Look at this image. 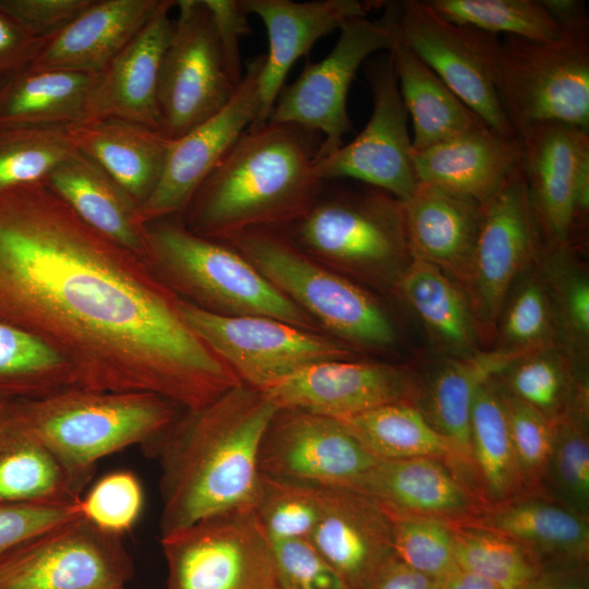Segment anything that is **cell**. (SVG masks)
Masks as SVG:
<instances>
[{"label": "cell", "mask_w": 589, "mask_h": 589, "mask_svg": "<svg viewBox=\"0 0 589 589\" xmlns=\"http://www.w3.org/2000/svg\"><path fill=\"white\" fill-rule=\"evenodd\" d=\"M179 301L46 182L0 192V320L59 352L76 387L152 393L197 410L240 385Z\"/></svg>", "instance_id": "6da1fadb"}, {"label": "cell", "mask_w": 589, "mask_h": 589, "mask_svg": "<svg viewBox=\"0 0 589 589\" xmlns=\"http://www.w3.org/2000/svg\"><path fill=\"white\" fill-rule=\"evenodd\" d=\"M276 410L261 390L240 384L197 410H184L145 448L159 460L160 537L253 507L260 444Z\"/></svg>", "instance_id": "7a4b0ae2"}, {"label": "cell", "mask_w": 589, "mask_h": 589, "mask_svg": "<svg viewBox=\"0 0 589 589\" xmlns=\"http://www.w3.org/2000/svg\"><path fill=\"white\" fill-rule=\"evenodd\" d=\"M323 137L288 123L250 127L194 193L180 216L192 232L218 241L251 229H284L318 197Z\"/></svg>", "instance_id": "3957f363"}, {"label": "cell", "mask_w": 589, "mask_h": 589, "mask_svg": "<svg viewBox=\"0 0 589 589\" xmlns=\"http://www.w3.org/2000/svg\"><path fill=\"white\" fill-rule=\"evenodd\" d=\"M15 401L27 426L83 488L99 459L132 445L148 447L179 416L175 404L143 392L70 387Z\"/></svg>", "instance_id": "277c9868"}, {"label": "cell", "mask_w": 589, "mask_h": 589, "mask_svg": "<svg viewBox=\"0 0 589 589\" xmlns=\"http://www.w3.org/2000/svg\"><path fill=\"white\" fill-rule=\"evenodd\" d=\"M144 226V262L180 299L219 315L268 316L323 332L228 243L190 231L179 216Z\"/></svg>", "instance_id": "5b68a950"}, {"label": "cell", "mask_w": 589, "mask_h": 589, "mask_svg": "<svg viewBox=\"0 0 589 589\" xmlns=\"http://www.w3.org/2000/svg\"><path fill=\"white\" fill-rule=\"evenodd\" d=\"M320 328L353 349L383 350L397 341L382 304L350 278L317 262L280 229H251L225 241Z\"/></svg>", "instance_id": "8992f818"}, {"label": "cell", "mask_w": 589, "mask_h": 589, "mask_svg": "<svg viewBox=\"0 0 589 589\" xmlns=\"http://www.w3.org/2000/svg\"><path fill=\"white\" fill-rule=\"evenodd\" d=\"M560 27L551 41L507 36L492 48L491 79L517 136L549 122L589 132L588 14Z\"/></svg>", "instance_id": "52a82bcc"}, {"label": "cell", "mask_w": 589, "mask_h": 589, "mask_svg": "<svg viewBox=\"0 0 589 589\" xmlns=\"http://www.w3.org/2000/svg\"><path fill=\"white\" fill-rule=\"evenodd\" d=\"M286 228L291 241L317 262L375 286L395 287L412 261L402 202L378 189L320 193Z\"/></svg>", "instance_id": "ba28073f"}, {"label": "cell", "mask_w": 589, "mask_h": 589, "mask_svg": "<svg viewBox=\"0 0 589 589\" xmlns=\"http://www.w3.org/2000/svg\"><path fill=\"white\" fill-rule=\"evenodd\" d=\"M339 31L332 51L318 62H308L298 79L281 88L267 120L323 135L317 159L339 148L344 135L352 131L347 111L350 85L372 55L389 52L397 41V4H386L376 20L353 19Z\"/></svg>", "instance_id": "9c48e42d"}, {"label": "cell", "mask_w": 589, "mask_h": 589, "mask_svg": "<svg viewBox=\"0 0 589 589\" xmlns=\"http://www.w3.org/2000/svg\"><path fill=\"white\" fill-rule=\"evenodd\" d=\"M166 589H280L273 548L253 507L160 537Z\"/></svg>", "instance_id": "30bf717a"}, {"label": "cell", "mask_w": 589, "mask_h": 589, "mask_svg": "<svg viewBox=\"0 0 589 589\" xmlns=\"http://www.w3.org/2000/svg\"><path fill=\"white\" fill-rule=\"evenodd\" d=\"M179 308L189 326L240 382L259 390L311 364L350 360L356 353L324 332L274 317L219 315L182 299Z\"/></svg>", "instance_id": "8fae6325"}, {"label": "cell", "mask_w": 589, "mask_h": 589, "mask_svg": "<svg viewBox=\"0 0 589 589\" xmlns=\"http://www.w3.org/2000/svg\"><path fill=\"white\" fill-rule=\"evenodd\" d=\"M178 15L160 67V131L177 140L214 117L236 84L227 69L212 15L203 0H176Z\"/></svg>", "instance_id": "7c38bea8"}, {"label": "cell", "mask_w": 589, "mask_h": 589, "mask_svg": "<svg viewBox=\"0 0 589 589\" xmlns=\"http://www.w3.org/2000/svg\"><path fill=\"white\" fill-rule=\"evenodd\" d=\"M133 575L121 537L82 516L29 539L0 561V589H123Z\"/></svg>", "instance_id": "4fadbf2b"}, {"label": "cell", "mask_w": 589, "mask_h": 589, "mask_svg": "<svg viewBox=\"0 0 589 589\" xmlns=\"http://www.w3.org/2000/svg\"><path fill=\"white\" fill-rule=\"evenodd\" d=\"M373 97L371 117L349 143L316 160L322 181L353 179L382 190L400 202L417 190L412 144L394 62L389 52L364 62Z\"/></svg>", "instance_id": "5bb4252c"}, {"label": "cell", "mask_w": 589, "mask_h": 589, "mask_svg": "<svg viewBox=\"0 0 589 589\" xmlns=\"http://www.w3.org/2000/svg\"><path fill=\"white\" fill-rule=\"evenodd\" d=\"M544 248L521 166L484 205L461 284L478 326H490L517 278Z\"/></svg>", "instance_id": "9a60e30c"}, {"label": "cell", "mask_w": 589, "mask_h": 589, "mask_svg": "<svg viewBox=\"0 0 589 589\" xmlns=\"http://www.w3.org/2000/svg\"><path fill=\"white\" fill-rule=\"evenodd\" d=\"M397 4L400 40L422 60L486 125L517 136L497 96L490 74L492 35L455 24L426 1Z\"/></svg>", "instance_id": "2e32d148"}, {"label": "cell", "mask_w": 589, "mask_h": 589, "mask_svg": "<svg viewBox=\"0 0 589 589\" xmlns=\"http://www.w3.org/2000/svg\"><path fill=\"white\" fill-rule=\"evenodd\" d=\"M375 458L338 419L277 408L259 450L261 474L354 489Z\"/></svg>", "instance_id": "e0dca14e"}, {"label": "cell", "mask_w": 589, "mask_h": 589, "mask_svg": "<svg viewBox=\"0 0 589 589\" xmlns=\"http://www.w3.org/2000/svg\"><path fill=\"white\" fill-rule=\"evenodd\" d=\"M265 55L247 62L242 79L228 104L183 136L171 140L160 178L136 208L141 225L181 216L196 190L261 110L260 75Z\"/></svg>", "instance_id": "ac0fdd59"}, {"label": "cell", "mask_w": 589, "mask_h": 589, "mask_svg": "<svg viewBox=\"0 0 589 589\" xmlns=\"http://www.w3.org/2000/svg\"><path fill=\"white\" fill-rule=\"evenodd\" d=\"M419 374L384 362L328 360L305 366L261 390L277 408L335 419L400 401L413 404Z\"/></svg>", "instance_id": "d6986e66"}, {"label": "cell", "mask_w": 589, "mask_h": 589, "mask_svg": "<svg viewBox=\"0 0 589 589\" xmlns=\"http://www.w3.org/2000/svg\"><path fill=\"white\" fill-rule=\"evenodd\" d=\"M308 540L349 589H365L396 556L389 514L352 488L324 486L320 516Z\"/></svg>", "instance_id": "ffe728a7"}, {"label": "cell", "mask_w": 589, "mask_h": 589, "mask_svg": "<svg viewBox=\"0 0 589 589\" xmlns=\"http://www.w3.org/2000/svg\"><path fill=\"white\" fill-rule=\"evenodd\" d=\"M521 170L545 247L570 244L576 182L589 156V132L549 122L518 134Z\"/></svg>", "instance_id": "44dd1931"}, {"label": "cell", "mask_w": 589, "mask_h": 589, "mask_svg": "<svg viewBox=\"0 0 589 589\" xmlns=\"http://www.w3.org/2000/svg\"><path fill=\"white\" fill-rule=\"evenodd\" d=\"M248 14L259 16L267 33L268 52L260 75L261 110L251 127L267 122L293 63L321 37L347 22L366 16L375 2L359 0H241Z\"/></svg>", "instance_id": "7402d4cb"}, {"label": "cell", "mask_w": 589, "mask_h": 589, "mask_svg": "<svg viewBox=\"0 0 589 589\" xmlns=\"http://www.w3.org/2000/svg\"><path fill=\"white\" fill-rule=\"evenodd\" d=\"M175 5V0H160L142 31L100 73L85 120L116 118L160 131L157 87Z\"/></svg>", "instance_id": "603a6c76"}, {"label": "cell", "mask_w": 589, "mask_h": 589, "mask_svg": "<svg viewBox=\"0 0 589 589\" xmlns=\"http://www.w3.org/2000/svg\"><path fill=\"white\" fill-rule=\"evenodd\" d=\"M389 514L462 524L476 520L485 505L444 460L430 457L377 460L354 488Z\"/></svg>", "instance_id": "cb8c5ba5"}, {"label": "cell", "mask_w": 589, "mask_h": 589, "mask_svg": "<svg viewBox=\"0 0 589 589\" xmlns=\"http://www.w3.org/2000/svg\"><path fill=\"white\" fill-rule=\"evenodd\" d=\"M420 183L435 185L486 204L520 167L518 136L488 125L420 152H412Z\"/></svg>", "instance_id": "d4e9b609"}, {"label": "cell", "mask_w": 589, "mask_h": 589, "mask_svg": "<svg viewBox=\"0 0 589 589\" xmlns=\"http://www.w3.org/2000/svg\"><path fill=\"white\" fill-rule=\"evenodd\" d=\"M515 359L494 349L480 350L466 358L446 357L424 377L419 376L413 405L448 443L465 481L476 493L470 449L473 399L483 382L497 375Z\"/></svg>", "instance_id": "484cf974"}, {"label": "cell", "mask_w": 589, "mask_h": 589, "mask_svg": "<svg viewBox=\"0 0 589 589\" xmlns=\"http://www.w3.org/2000/svg\"><path fill=\"white\" fill-rule=\"evenodd\" d=\"M160 0H93L28 65L101 73L142 31Z\"/></svg>", "instance_id": "4316f807"}, {"label": "cell", "mask_w": 589, "mask_h": 589, "mask_svg": "<svg viewBox=\"0 0 589 589\" xmlns=\"http://www.w3.org/2000/svg\"><path fill=\"white\" fill-rule=\"evenodd\" d=\"M402 205L412 260L438 267L461 286L477 240L482 205L425 183H419Z\"/></svg>", "instance_id": "83f0119b"}, {"label": "cell", "mask_w": 589, "mask_h": 589, "mask_svg": "<svg viewBox=\"0 0 589 589\" xmlns=\"http://www.w3.org/2000/svg\"><path fill=\"white\" fill-rule=\"evenodd\" d=\"M474 522L510 537L542 568L588 561L589 516L569 509L542 492H525L485 506Z\"/></svg>", "instance_id": "f1b7e54d"}, {"label": "cell", "mask_w": 589, "mask_h": 589, "mask_svg": "<svg viewBox=\"0 0 589 589\" xmlns=\"http://www.w3.org/2000/svg\"><path fill=\"white\" fill-rule=\"evenodd\" d=\"M74 148L100 166L140 206L157 184L171 140L160 131L116 118L68 125Z\"/></svg>", "instance_id": "f546056e"}, {"label": "cell", "mask_w": 589, "mask_h": 589, "mask_svg": "<svg viewBox=\"0 0 589 589\" xmlns=\"http://www.w3.org/2000/svg\"><path fill=\"white\" fill-rule=\"evenodd\" d=\"M83 489L27 426L16 401L0 398V504L77 501Z\"/></svg>", "instance_id": "4dcf8cb0"}, {"label": "cell", "mask_w": 589, "mask_h": 589, "mask_svg": "<svg viewBox=\"0 0 589 589\" xmlns=\"http://www.w3.org/2000/svg\"><path fill=\"white\" fill-rule=\"evenodd\" d=\"M46 183L86 225L144 261L145 226L136 219L137 205L94 160L75 151Z\"/></svg>", "instance_id": "1f68e13d"}, {"label": "cell", "mask_w": 589, "mask_h": 589, "mask_svg": "<svg viewBox=\"0 0 589 589\" xmlns=\"http://www.w3.org/2000/svg\"><path fill=\"white\" fill-rule=\"evenodd\" d=\"M100 73L25 68L0 84V128L68 127L87 118Z\"/></svg>", "instance_id": "d6a6232c"}, {"label": "cell", "mask_w": 589, "mask_h": 589, "mask_svg": "<svg viewBox=\"0 0 589 589\" xmlns=\"http://www.w3.org/2000/svg\"><path fill=\"white\" fill-rule=\"evenodd\" d=\"M395 288L447 358L480 351L478 324L462 287L438 267L412 260Z\"/></svg>", "instance_id": "836d02e7"}, {"label": "cell", "mask_w": 589, "mask_h": 589, "mask_svg": "<svg viewBox=\"0 0 589 589\" xmlns=\"http://www.w3.org/2000/svg\"><path fill=\"white\" fill-rule=\"evenodd\" d=\"M389 53L412 121V152L486 125L399 37Z\"/></svg>", "instance_id": "e575fe53"}, {"label": "cell", "mask_w": 589, "mask_h": 589, "mask_svg": "<svg viewBox=\"0 0 589 589\" xmlns=\"http://www.w3.org/2000/svg\"><path fill=\"white\" fill-rule=\"evenodd\" d=\"M476 491L485 506L526 492L512 443L502 389L491 377L478 388L470 416Z\"/></svg>", "instance_id": "d590c367"}, {"label": "cell", "mask_w": 589, "mask_h": 589, "mask_svg": "<svg viewBox=\"0 0 589 589\" xmlns=\"http://www.w3.org/2000/svg\"><path fill=\"white\" fill-rule=\"evenodd\" d=\"M538 266L545 284L557 346L576 376L588 382L589 278L570 244L543 248Z\"/></svg>", "instance_id": "8d00e7d4"}, {"label": "cell", "mask_w": 589, "mask_h": 589, "mask_svg": "<svg viewBox=\"0 0 589 589\" xmlns=\"http://www.w3.org/2000/svg\"><path fill=\"white\" fill-rule=\"evenodd\" d=\"M338 420L380 460L436 458L465 481L453 449L412 402L388 404Z\"/></svg>", "instance_id": "74e56055"}, {"label": "cell", "mask_w": 589, "mask_h": 589, "mask_svg": "<svg viewBox=\"0 0 589 589\" xmlns=\"http://www.w3.org/2000/svg\"><path fill=\"white\" fill-rule=\"evenodd\" d=\"M494 377L506 393L551 422L574 411H589L588 382L576 376L557 346L521 356Z\"/></svg>", "instance_id": "f35d334b"}, {"label": "cell", "mask_w": 589, "mask_h": 589, "mask_svg": "<svg viewBox=\"0 0 589 589\" xmlns=\"http://www.w3.org/2000/svg\"><path fill=\"white\" fill-rule=\"evenodd\" d=\"M76 387L69 362L33 333L0 320V398H41Z\"/></svg>", "instance_id": "ab89813d"}, {"label": "cell", "mask_w": 589, "mask_h": 589, "mask_svg": "<svg viewBox=\"0 0 589 589\" xmlns=\"http://www.w3.org/2000/svg\"><path fill=\"white\" fill-rule=\"evenodd\" d=\"M538 261L517 278L497 317L493 349L515 358L557 346L552 306Z\"/></svg>", "instance_id": "60d3db41"}, {"label": "cell", "mask_w": 589, "mask_h": 589, "mask_svg": "<svg viewBox=\"0 0 589 589\" xmlns=\"http://www.w3.org/2000/svg\"><path fill=\"white\" fill-rule=\"evenodd\" d=\"M452 526L458 567L498 589H522L542 568L518 542L497 530L474 521Z\"/></svg>", "instance_id": "b9f144b4"}, {"label": "cell", "mask_w": 589, "mask_h": 589, "mask_svg": "<svg viewBox=\"0 0 589 589\" xmlns=\"http://www.w3.org/2000/svg\"><path fill=\"white\" fill-rule=\"evenodd\" d=\"M444 19L492 35L551 41L561 27L541 0H426Z\"/></svg>", "instance_id": "7bdbcfd3"}, {"label": "cell", "mask_w": 589, "mask_h": 589, "mask_svg": "<svg viewBox=\"0 0 589 589\" xmlns=\"http://www.w3.org/2000/svg\"><path fill=\"white\" fill-rule=\"evenodd\" d=\"M552 446L541 492L589 516L588 412H570L552 422Z\"/></svg>", "instance_id": "ee69618b"}, {"label": "cell", "mask_w": 589, "mask_h": 589, "mask_svg": "<svg viewBox=\"0 0 589 589\" xmlns=\"http://www.w3.org/2000/svg\"><path fill=\"white\" fill-rule=\"evenodd\" d=\"M65 128H0V192L46 182L76 151Z\"/></svg>", "instance_id": "f6af8a7d"}, {"label": "cell", "mask_w": 589, "mask_h": 589, "mask_svg": "<svg viewBox=\"0 0 589 589\" xmlns=\"http://www.w3.org/2000/svg\"><path fill=\"white\" fill-rule=\"evenodd\" d=\"M324 486L260 476L254 513L271 542L309 539L320 516Z\"/></svg>", "instance_id": "bcb514c9"}, {"label": "cell", "mask_w": 589, "mask_h": 589, "mask_svg": "<svg viewBox=\"0 0 589 589\" xmlns=\"http://www.w3.org/2000/svg\"><path fill=\"white\" fill-rule=\"evenodd\" d=\"M389 516L395 555L401 562L436 581L458 567L452 524L422 516Z\"/></svg>", "instance_id": "7dc6e473"}, {"label": "cell", "mask_w": 589, "mask_h": 589, "mask_svg": "<svg viewBox=\"0 0 589 589\" xmlns=\"http://www.w3.org/2000/svg\"><path fill=\"white\" fill-rule=\"evenodd\" d=\"M143 505L141 482L129 470L105 474L80 498L83 518L100 530L120 537L135 525Z\"/></svg>", "instance_id": "c3c4849f"}, {"label": "cell", "mask_w": 589, "mask_h": 589, "mask_svg": "<svg viewBox=\"0 0 589 589\" xmlns=\"http://www.w3.org/2000/svg\"><path fill=\"white\" fill-rule=\"evenodd\" d=\"M501 389L509 434L526 492H541L552 446V422L502 387Z\"/></svg>", "instance_id": "681fc988"}, {"label": "cell", "mask_w": 589, "mask_h": 589, "mask_svg": "<svg viewBox=\"0 0 589 589\" xmlns=\"http://www.w3.org/2000/svg\"><path fill=\"white\" fill-rule=\"evenodd\" d=\"M271 543L280 589H349L309 540Z\"/></svg>", "instance_id": "f907efd6"}, {"label": "cell", "mask_w": 589, "mask_h": 589, "mask_svg": "<svg viewBox=\"0 0 589 589\" xmlns=\"http://www.w3.org/2000/svg\"><path fill=\"white\" fill-rule=\"evenodd\" d=\"M80 516V500L0 504V561L29 539Z\"/></svg>", "instance_id": "816d5d0a"}, {"label": "cell", "mask_w": 589, "mask_h": 589, "mask_svg": "<svg viewBox=\"0 0 589 589\" xmlns=\"http://www.w3.org/2000/svg\"><path fill=\"white\" fill-rule=\"evenodd\" d=\"M93 0H0V8L31 36L45 43L57 36Z\"/></svg>", "instance_id": "f5cc1de1"}, {"label": "cell", "mask_w": 589, "mask_h": 589, "mask_svg": "<svg viewBox=\"0 0 589 589\" xmlns=\"http://www.w3.org/2000/svg\"><path fill=\"white\" fill-rule=\"evenodd\" d=\"M203 1L212 15L229 74L232 81L239 84L243 75L239 39L251 32L249 14L241 0Z\"/></svg>", "instance_id": "db71d44e"}, {"label": "cell", "mask_w": 589, "mask_h": 589, "mask_svg": "<svg viewBox=\"0 0 589 589\" xmlns=\"http://www.w3.org/2000/svg\"><path fill=\"white\" fill-rule=\"evenodd\" d=\"M45 44L0 8V84L27 68Z\"/></svg>", "instance_id": "11a10c76"}, {"label": "cell", "mask_w": 589, "mask_h": 589, "mask_svg": "<svg viewBox=\"0 0 589 589\" xmlns=\"http://www.w3.org/2000/svg\"><path fill=\"white\" fill-rule=\"evenodd\" d=\"M365 589H438L437 581L401 562L388 561Z\"/></svg>", "instance_id": "9f6ffc18"}, {"label": "cell", "mask_w": 589, "mask_h": 589, "mask_svg": "<svg viewBox=\"0 0 589 589\" xmlns=\"http://www.w3.org/2000/svg\"><path fill=\"white\" fill-rule=\"evenodd\" d=\"M522 589H589L586 563L545 566Z\"/></svg>", "instance_id": "6f0895ef"}, {"label": "cell", "mask_w": 589, "mask_h": 589, "mask_svg": "<svg viewBox=\"0 0 589 589\" xmlns=\"http://www.w3.org/2000/svg\"><path fill=\"white\" fill-rule=\"evenodd\" d=\"M438 589H498L490 580L457 567L437 581Z\"/></svg>", "instance_id": "680465c9"}, {"label": "cell", "mask_w": 589, "mask_h": 589, "mask_svg": "<svg viewBox=\"0 0 589 589\" xmlns=\"http://www.w3.org/2000/svg\"><path fill=\"white\" fill-rule=\"evenodd\" d=\"M123 589H127V588H123Z\"/></svg>", "instance_id": "91938a15"}]
</instances>
